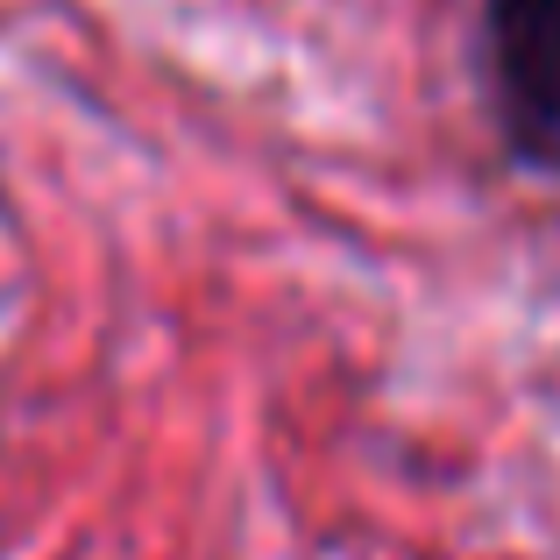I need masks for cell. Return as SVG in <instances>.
<instances>
[{"label": "cell", "instance_id": "6da1fadb", "mask_svg": "<svg viewBox=\"0 0 560 560\" xmlns=\"http://www.w3.org/2000/svg\"><path fill=\"white\" fill-rule=\"evenodd\" d=\"M497 121L525 171H560V0H490Z\"/></svg>", "mask_w": 560, "mask_h": 560}]
</instances>
